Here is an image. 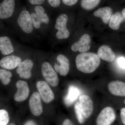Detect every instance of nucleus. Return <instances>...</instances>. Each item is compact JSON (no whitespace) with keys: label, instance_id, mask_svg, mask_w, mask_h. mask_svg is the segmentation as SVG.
I'll return each instance as SVG.
<instances>
[{"label":"nucleus","instance_id":"1","mask_svg":"<svg viewBox=\"0 0 125 125\" xmlns=\"http://www.w3.org/2000/svg\"><path fill=\"white\" fill-rule=\"evenodd\" d=\"M75 62L79 71L85 73H90L97 69L101 61L98 55L95 53L86 52L78 55Z\"/></svg>","mask_w":125,"mask_h":125},{"label":"nucleus","instance_id":"2","mask_svg":"<svg viewBox=\"0 0 125 125\" xmlns=\"http://www.w3.org/2000/svg\"><path fill=\"white\" fill-rule=\"evenodd\" d=\"M42 71L43 76L50 85L54 87L58 85L59 82L58 75L50 63L48 62H43L42 65Z\"/></svg>","mask_w":125,"mask_h":125},{"label":"nucleus","instance_id":"3","mask_svg":"<svg viewBox=\"0 0 125 125\" xmlns=\"http://www.w3.org/2000/svg\"><path fill=\"white\" fill-rule=\"evenodd\" d=\"M67 20L68 17L64 14H61L57 19L55 28L56 29L58 30L56 34L58 39H65L69 37V31L66 27Z\"/></svg>","mask_w":125,"mask_h":125},{"label":"nucleus","instance_id":"4","mask_svg":"<svg viewBox=\"0 0 125 125\" xmlns=\"http://www.w3.org/2000/svg\"><path fill=\"white\" fill-rule=\"evenodd\" d=\"M116 114L112 108L107 107L103 109L96 119L97 125H111L115 120Z\"/></svg>","mask_w":125,"mask_h":125},{"label":"nucleus","instance_id":"5","mask_svg":"<svg viewBox=\"0 0 125 125\" xmlns=\"http://www.w3.org/2000/svg\"><path fill=\"white\" fill-rule=\"evenodd\" d=\"M39 95L43 102L49 103L54 100V94L48 84L44 81H39L36 84Z\"/></svg>","mask_w":125,"mask_h":125},{"label":"nucleus","instance_id":"6","mask_svg":"<svg viewBox=\"0 0 125 125\" xmlns=\"http://www.w3.org/2000/svg\"><path fill=\"white\" fill-rule=\"evenodd\" d=\"M19 26L25 33H31L33 30V25L31 15L27 10H23L21 12L18 17Z\"/></svg>","mask_w":125,"mask_h":125},{"label":"nucleus","instance_id":"7","mask_svg":"<svg viewBox=\"0 0 125 125\" xmlns=\"http://www.w3.org/2000/svg\"><path fill=\"white\" fill-rule=\"evenodd\" d=\"M81 113L85 118H88L92 115L93 111L94 106L91 98L86 94H83L79 98Z\"/></svg>","mask_w":125,"mask_h":125},{"label":"nucleus","instance_id":"8","mask_svg":"<svg viewBox=\"0 0 125 125\" xmlns=\"http://www.w3.org/2000/svg\"><path fill=\"white\" fill-rule=\"evenodd\" d=\"M18 89L14 99L17 102H22L27 99L29 94L30 90L28 83L25 81L20 80L16 84Z\"/></svg>","mask_w":125,"mask_h":125},{"label":"nucleus","instance_id":"9","mask_svg":"<svg viewBox=\"0 0 125 125\" xmlns=\"http://www.w3.org/2000/svg\"><path fill=\"white\" fill-rule=\"evenodd\" d=\"M91 41V38L89 35L85 34L82 36L78 42L72 45V50L74 52L79 51L81 53L86 52L90 49Z\"/></svg>","mask_w":125,"mask_h":125},{"label":"nucleus","instance_id":"10","mask_svg":"<svg viewBox=\"0 0 125 125\" xmlns=\"http://www.w3.org/2000/svg\"><path fill=\"white\" fill-rule=\"evenodd\" d=\"M30 109L32 114L36 116L40 115L42 113L43 109L41 97L37 92L32 94L29 101Z\"/></svg>","mask_w":125,"mask_h":125},{"label":"nucleus","instance_id":"11","mask_svg":"<svg viewBox=\"0 0 125 125\" xmlns=\"http://www.w3.org/2000/svg\"><path fill=\"white\" fill-rule=\"evenodd\" d=\"M56 59L58 63L54 65L55 70L61 76H66L69 71L70 65L69 59L62 54L58 55Z\"/></svg>","mask_w":125,"mask_h":125},{"label":"nucleus","instance_id":"12","mask_svg":"<svg viewBox=\"0 0 125 125\" xmlns=\"http://www.w3.org/2000/svg\"><path fill=\"white\" fill-rule=\"evenodd\" d=\"M15 7V0H4L0 4V19L10 18L13 13Z\"/></svg>","mask_w":125,"mask_h":125},{"label":"nucleus","instance_id":"13","mask_svg":"<svg viewBox=\"0 0 125 125\" xmlns=\"http://www.w3.org/2000/svg\"><path fill=\"white\" fill-rule=\"evenodd\" d=\"M33 66V62L32 61L27 59L21 62L18 66L16 72L20 78L29 79L31 77V70Z\"/></svg>","mask_w":125,"mask_h":125},{"label":"nucleus","instance_id":"14","mask_svg":"<svg viewBox=\"0 0 125 125\" xmlns=\"http://www.w3.org/2000/svg\"><path fill=\"white\" fill-rule=\"evenodd\" d=\"M21 61V58L18 56H7L1 59L0 61V66L4 69L13 70L19 66Z\"/></svg>","mask_w":125,"mask_h":125},{"label":"nucleus","instance_id":"15","mask_svg":"<svg viewBox=\"0 0 125 125\" xmlns=\"http://www.w3.org/2000/svg\"><path fill=\"white\" fill-rule=\"evenodd\" d=\"M97 55L99 58L109 62H112L115 58V55L111 48L106 45H102L99 48Z\"/></svg>","mask_w":125,"mask_h":125},{"label":"nucleus","instance_id":"16","mask_svg":"<svg viewBox=\"0 0 125 125\" xmlns=\"http://www.w3.org/2000/svg\"><path fill=\"white\" fill-rule=\"evenodd\" d=\"M110 93L116 96H125V83L119 81H112L108 84Z\"/></svg>","mask_w":125,"mask_h":125},{"label":"nucleus","instance_id":"17","mask_svg":"<svg viewBox=\"0 0 125 125\" xmlns=\"http://www.w3.org/2000/svg\"><path fill=\"white\" fill-rule=\"evenodd\" d=\"M112 10L111 7H105L98 9L94 12V15L101 18L103 22L106 24L109 23L112 15Z\"/></svg>","mask_w":125,"mask_h":125},{"label":"nucleus","instance_id":"18","mask_svg":"<svg viewBox=\"0 0 125 125\" xmlns=\"http://www.w3.org/2000/svg\"><path fill=\"white\" fill-rule=\"evenodd\" d=\"M0 51L4 55H9L14 52L13 46L7 36L0 37Z\"/></svg>","mask_w":125,"mask_h":125},{"label":"nucleus","instance_id":"19","mask_svg":"<svg viewBox=\"0 0 125 125\" xmlns=\"http://www.w3.org/2000/svg\"><path fill=\"white\" fill-rule=\"evenodd\" d=\"M80 91L78 88L73 86H71L69 88L67 96L65 97L64 102L67 106L73 104L79 95Z\"/></svg>","mask_w":125,"mask_h":125},{"label":"nucleus","instance_id":"20","mask_svg":"<svg viewBox=\"0 0 125 125\" xmlns=\"http://www.w3.org/2000/svg\"><path fill=\"white\" fill-rule=\"evenodd\" d=\"M125 20L122 14L117 12L112 15L109 23V27L114 30L119 29L121 23Z\"/></svg>","mask_w":125,"mask_h":125},{"label":"nucleus","instance_id":"21","mask_svg":"<svg viewBox=\"0 0 125 125\" xmlns=\"http://www.w3.org/2000/svg\"><path fill=\"white\" fill-rule=\"evenodd\" d=\"M101 0H81V5L83 9L91 10L98 5Z\"/></svg>","mask_w":125,"mask_h":125},{"label":"nucleus","instance_id":"22","mask_svg":"<svg viewBox=\"0 0 125 125\" xmlns=\"http://www.w3.org/2000/svg\"><path fill=\"white\" fill-rule=\"evenodd\" d=\"M12 74L10 72L0 69V80L4 85H7L10 82Z\"/></svg>","mask_w":125,"mask_h":125},{"label":"nucleus","instance_id":"23","mask_svg":"<svg viewBox=\"0 0 125 125\" xmlns=\"http://www.w3.org/2000/svg\"><path fill=\"white\" fill-rule=\"evenodd\" d=\"M74 109L78 122L80 124H83L84 122L85 118L84 117L81 113L79 103L77 102L75 104L74 107Z\"/></svg>","mask_w":125,"mask_h":125},{"label":"nucleus","instance_id":"24","mask_svg":"<svg viewBox=\"0 0 125 125\" xmlns=\"http://www.w3.org/2000/svg\"><path fill=\"white\" fill-rule=\"evenodd\" d=\"M9 121L8 113L4 109L0 110V125H7Z\"/></svg>","mask_w":125,"mask_h":125},{"label":"nucleus","instance_id":"25","mask_svg":"<svg viewBox=\"0 0 125 125\" xmlns=\"http://www.w3.org/2000/svg\"><path fill=\"white\" fill-rule=\"evenodd\" d=\"M30 15L34 27L36 29L39 28L42 23L40 18L36 13H32Z\"/></svg>","mask_w":125,"mask_h":125},{"label":"nucleus","instance_id":"26","mask_svg":"<svg viewBox=\"0 0 125 125\" xmlns=\"http://www.w3.org/2000/svg\"><path fill=\"white\" fill-rule=\"evenodd\" d=\"M35 12L36 13L38 16H40L42 15L45 13V10L43 7L41 6H36L35 7Z\"/></svg>","mask_w":125,"mask_h":125},{"label":"nucleus","instance_id":"27","mask_svg":"<svg viewBox=\"0 0 125 125\" xmlns=\"http://www.w3.org/2000/svg\"><path fill=\"white\" fill-rule=\"evenodd\" d=\"M117 63L119 67L125 70V58L121 57L118 58Z\"/></svg>","mask_w":125,"mask_h":125},{"label":"nucleus","instance_id":"28","mask_svg":"<svg viewBox=\"0 0 125 125\" xmlns=\"http://www.w3.org/2000/svg\"><path fill=\"white\" fill-rule=\"evenodd\" d=\"M39 17L40 18L42 23H44L46 24L49 23V17L46 13H45Z\"/></svg>","mask_w":125,"mask_h":125},{"label":"nucleus","instance_id":"29","mask_svg":"<svg viewBox=\"0 0 125 125\" xmlns=\"http://www.w3.org/2000/svg\"><path fill=\"white\" fill-rule=\"evenodd\" d=\"M49 4L52 7H56L60 6L61 3L60 0H48Z\"/></svg>","mask_w":125,"mask_h":125},{"label":"nucleus","instance_id":"30","mask_svg":"<svg viewBox=\"0 0 125 125\" xmlns=\"http://www.w3.org/2000/svg\"><path fill=\"white\" fill-rule=\"evenodd\" d=\"M62 2L64 4L69 6H71L75 4L78 0H62Z\"/></svg>","mask_w":125,"mask_h":125},{"label":"nucleus","instance_id":"31","mask_svg":"<svg viewBox=\"0 0 125 125\" xmlns=\"http://www.w3.org/2000/svg\"><path fill=\"white\" fill-rule=\"evenodd\" d=\"M120 115L122 123L125 125V108H123L121 109Z\"/></svg>","mask_w":125,"mask_h":125},{"label":"nucleus","instance_id":"32","mask_svg":"<svg viewBox=\"0 0 125 125\" xmlns=\"http://www.w3.org/2000/svg\"><path fill=\"white\" fill-rule=\"evenodd\" d=\"M45 0H29L30 3L33 5H40L42 4Z\"/></svg>","mask_w":125,"mask_h":125},{"label":"nucleus","instance_id":"33","mask_svg":"<svg viewBox=\"0 0 125 125\" xmlns=\"http://www.w3.org/2000/svg\"><path fill=\"white\" fill-rule=\"evenodd\" d=\"M62 125H74L72 122L69 119H66L63 122Z\"/></svg>","mask_w":125,"mask_h":125},{"label":"nucleus","instance_id":"34","mask_svg":"<svg viewBox=\"0 0 125 125\" xmlns=\"http://www.w3.org/2000/svg\"><path fill=\"white\" fill-rule=\"evenodd\" d=\"M27 124H28V125H36V124L33 122L32 121H28Z\"/></svg>","mask_w":125,"mask_h":125},{"label":"nucleus","instance_id":"35","mask_svg":"<svg viewBox=\"0 0 125 125\" xmlns=\"http://www.w3.org/2000/svg\"><path fill=\"white\" fill-rule=\"evenodd\" d=\"M122 15H123L125 20V8L123 9L122 11Z\"/></svg>","mask_w":125,"mask_h":125},{"label":"nucleus","instance_id":"36","mask_svg":"<svg viewBox=\"0 0 125 125\" xmlns=\"http://www.w3.org/2000/svg\"><path fill=\"white\" fill-rule=\"evenodd\" d=\"M16 125L15 124H14V123H10V125Z\"/></svg>","mask_w":125,"mask_h":125},{"label":"nucleus","instance_id":"37","mask_svg":"<svg viewBox=\"0 0 125 125\" xmlns=\"http://www.w3.org/2000/svg\"></svg>","mask_w":125,"mask_h":125}]
</instances>
